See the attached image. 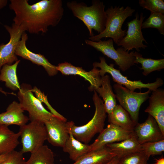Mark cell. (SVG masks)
I'll return each instance as SVG.
<instances>
[{
    "instance_id": "cell-9",
    "label": "cell",
    "mask_w": 164,
    "mask_h": 164,
    "mask_svg": "<svg viewBox=\"0 0 164 164\" xmlns=\"http://www.w3.org/2000/svg\"><path fill=\"white\" fill-rule=\"evenodd\" d=\"M19 132L22 145L20 151L23 154L36 151L43 145L47 139L44 123L41 122L31 121L20 127Z\"/></svg>"
},
{
    "instance_id": "cell-10",
    "label": "cell",
    "mask_w": 164,
    "mask_h": 164,
    "mask_svg": "<svg viewBox=\"0 0 164 164\" xmlns=\"http://www.w3.org/2000/svg\"><path fill=\"white\" fill-rule=\"evenodd\" d=\"M137 12L135 15V18L127 23L128 29L125 36L118 43L117 45L121 46L128 51L135 49L138 52L140 49H145L146 45L143 43V42L147 44L144 39L142 31V26L145 16L141 12L140 17Z\"/></svg>"
},
{
    "instance_id": "cell-31",
    "label": "cell",
    "mask_w": 164,
    "mask_h": 164,
    "mask_svg": "<svg viewBox=\"0 0 164 164\" xmlns=\"http://www.w3.org/2000/svg\"><path fill=\"white\" fill-rule=\"evenodd\" d=\"M139 5L150 12H159L164 14L163 0H139Z\"/></svg>"
},
{
    "instance_id": "cell-27",
    "label": "cell",
    "mask_w": 164,
    "mask_h": 164,
    "mask_svg": "<svg viewBox=\"0 0 164 164\" xmlns=\"http://www.w3.org/2000/svg\"><path fill=\"white\" fill-rule=\"evenodd\" d=\"M135 57V64L140 63L142 66L140 68L143 70L142 74L147 76L155 71H160L164 68V59H153L142 57V55L138 52H134Z\"/></svg>"
},
{
    "instance_id": "cell-11",
    "label": "cell",
    "mask_w": 164,
    "mask_h": 164,
    "mask_svg": "<svg viewBox=\"0 0 164 164\" xmlns=\"http://www.w3.org/2000/svg\"><path fill=\"white\" fill-rule=\"evenodd\" d=\"M4 27L9 34L10 38L6 44L0 45V72L3 65H12L18 60L15 54V50L22 34L25 32L14 23L11 26L5 25Z\"/></svg>"
},
{
    "instance_id": "cell-25",
    "label": "cell",
    "mask_w": 164,
    "mask_h": 164,
    "mask_svg": "<svg viewBox=\"0 0 164 164\" xmlns=\"http://www.w3.org/2000/svg\"><path fill=\"white\" fill-rule=\"evenodd\" d=\"M18 60L13 64L3 65L1 70L0 80L5 82L6 86L13 91L19 90L21 88L16 73Z\"/></svg>"
},
{
    "instance_id": "cell-3",
    "label": "cell",
    "mask_w": 164,
    "mask_h": 164,
    "mask_svg": "<svg viewBox=\"0 0 164 164\" xmlns=\"http://www.w3.org/2000/svg\"><path fill=\"white\" fill-rule=\"evenodd\" d=\"M135 10L127 6H111L105 10L107 19L104 31L98 34L90 37L89 39L97 42L103 38H110L117 44L125 36L126 31L122 26L125 20L132 16Z\"/></svg>"
},
{
    "instance_id": "cell-8",
    "label": "cell",
    "mask_w": 164,
    "mask_h": 164,
    "mask_svg": "<svg viewBox=\"0 0 164 164\" xmlns=\"http://www.w3.org/2000/svg\"><path fill=\"white\" fill-rule=\"evenodd\" d=\"M113 87L119 104L128 112L132 120L137 123L141 106L149 98L151 91L148 90L144 92H137L117 83Z\"/></svg>"
},
{
    "instance_id": "cell-6",
    "label": "cell",
    "mask_w": 164,
    "mask_h": 164,
    "mask_svg": "<svg viewBox=\"0 0 164 164\" xmlns=\"http://www.w3.org/2000/svg\"><path fill=\"white\" fill-rule=\"evenodd\" d=\"M113 41L111 39L107 40H100L97 42L87 39L85 40L87 45L93 47L113 60L118 66L119 69L125 72L135 64L134 52L129 53L122 47L116 50L114 46Z\"/></svg>"
},
{
    "instance_id": "cell-14",
    "label": "cell",
    "mask_w": 164,
    "mask_h": 164,
    "mask_svg": "<svg viewBox=\"0 0 164 164\" xmlns=\"http://www.w3.org/2000/svg\"><path fill=\"white\" fill-rule=\"evenodd\" d=\"M132 133L140 144L164 140V135L155 120L150 115L144 122L136 124Z\"/></svg>"
},
{
    "instance_id": "cell-36",
    "label": "cell",
    "mask_w": 164,
    "mask_h": 164,
    "mask_svg": "<svg viewBox=\"0 0 164 164\" xmlns=\"http://www.w3.org/2000/svg\"><path fill=\"white\" fill-rule=\"evenodd\" d=\"M9 154V153L0 155V164L6 159L8 156Z\"/></svg>"
},
{
    "instance_id": "cell-34",
    "label": "cell",
    "mask_w": 164,
    "mask_h": 164,
    "mask_svg": "<svg viewBox=\"0 0 164 164\" xmlns=\"http://www.w3.org/2000/svg\"><path fill=\"white\" fill-rule=\"evenodd\" d=\"M119 162V157L116 156L105 164H118Z\"/></svg>"
},
{
    "instance_id": "cell-26",
    "label": "cell",
    "mask_w": 164,
    "mask_h": 164,
    "mask_svg": "<svg viewBox=\"0 0 164 164\" xmlns=\"http://www.w3.org/2000/svg\"><path fill=\"white\" fill-rule=\"evenodd\" d=\"M53 152L46 145H43L31 153L29 159L24 164H55Z\"/></svg>"
},
{
    "instance_id": "cell-7",
    "label": "cell",
    "mask_w": 164,
    "mask_h": 164,
    "mask_svg": "<svg viewBox=\"0 0 164 164\" xmlns=\"http://www.w3.org/2000/svg\"><path fill=\"white\" fill-rule=\"evenodd\" d=\"M17 96L23 110L27 111L31 121H38L44 123L54 115L46 110L42 103L34 96L32 87L29 84H22Z\"/></svg>"
},
{
    "instance_id": "cell-30",
    "label": "cell",
    "mask_w": 164,
    "mask_h": 164,
    "mask_svg": "<svg viewBox=\"0 0 164 164\" xmlns=\"http://www.w3.org/2000/svg\"><path fill=\"white\" fill-rule=\"evenodd\" d=\"M119 158L120 164H147L149 159L141 151L129 153Z\"/></svg>"
},
{
    "instance_id": "cell-12",
    "label": "cell",
    "mask_w": 164,
    "mask_h": 164,
    "mask_svg": "<svg viewBox=\"0 0 164 164\" xmlns=\"http://www.w3.org/2000/svg\"><path fill=\"white\" fill-rule=\"evenodd\" d=\"M44 124L47 140L53 146L62 148L69 136V121L53 115Z\"/></svg>"
},
{
    "instance_id": "cell-23",
    "label": "cell",
    "mask_w": 164,
    "mask_h": 164,
    "mask_svg": "<svg viewBox=\"0 0 164 164\" xmlns=\"http://www.w3.org/2000/svg\"><path fill=\"white\" fill-rule=\"evenodd\" d=\"M108 121L132 132L137 123L132 119L128 112L120 104H117L112 112L108 114Z\"/></svg>"
},
{
    "instance_id": "cell-5",
    "label": "cell",
    "mask_w": 164,
    "mask_h": 164,
    "mask_svg": "<svg viewBox=\"0 0 164 164\" xmlns=\"http://www.w3.org/2000/svg\"><path fill=\"white\" fill-rule=\"evenodd\" d=\"M99 59L100 62H94L93 65L94 67L100 68L99 73L101 77L105 75L106 73H108L111 75L113 80L114 82L124 86L125 87L132 91H134L136 89L141 90L142 88H146L152 91L163 84V80L160 77L157 78L156 80L153 83L146 84L143 83L141 80H130L121 73L120 69L115 68L113 64L110 63L108 65L104 57H100Z\"/></svg>"
},
{
    "instance_id": "cell-40",
    "label": "cell",
    "mask_w": 164,
    "mask_h": 164,
    "mask_svg": "<svg viewBox=\"0 0 164 164\" xmlns=\"http://www.w3.org/2000/svg\"><path fill=\"white\" fill-rule=\"evenodd\" d=\"M147 164H148L147 163Z\"/></svg>"
},
{
    "instance_id": "cell-38",
    "label": "cell",
    "mask_w": 164,
    "mask_h": 164,
    "mask_svg": "<svg viewBox=\"0 0 164 164\" xmlns=\"http://www.w3.org/2000/svg\"><path fill=\"white\" fill-rule=\"evenodd\" d=\"M0 91H1V92H3V93H5V94H6V93L5 92H4V91H2V90H1V89H0Z\"/></svg>"
},
{
    "instance_id": "cell-29",
    "label": "cell",
    "mask_w": 164,
    "mask_h": 164,
    "mask_svg": "<svg viewBox=\"0 0 164 164\" xmlns=\"http://www.w3.org/2000/svg\"><path fill=\"white\" fill-rule=\"evenodd\" d=\"M141 150L149 158L152 155H160L164 151V140L141 144Z\"/></svg>"
},
{
    "instance_id": "cell-15",
    "label": "cell",
    "mask_w": 164,
    "mask_h": 164,
    "mask_svg": "<svg viewBox=\"0 0 164 164\" xmlns=\"http://www.w3.org/2000/svg\"><path fill=\"white\" fill-rule=\"evenodd\" d=\"M28 39V35L24 32L17 45L15 51L16 55L30 60L33 63L42 66L50 76L57 74L58 71L56 66L51 64L43 55L40 53H35L27 48L26 43Z\"/></svg>"
},
{
    "instance_id": "cell-2",
    "label": "cell",
    "mask_w": 164,
    "mask_h": 164,
    "mask_svg": "<svg viewBox=\"0 0 164 164\" xmlns=\"http://www.w3.org/2000/svg\"><path fill=\"white\" fill-rule=\"evenodd\" d=\"M66 5L73 15L81 20L86 26L90 37L94 36L93 30L98 34L104 31L107 15L103 2L93 0L91 5L87 6L84 2L72 1L67 2Z\"/></svg>"
},
{
    "instance_id": "cell-33",
    "label": "cell",
    "mask_w": 164,
    "mask_h": 164,
    "mask_svg": "<svg viewBox=\"0 0 164 164\" xmlns=\"http://www.w3.org/2000/svg\"><path fill=\"white\" fill-rule=\"evenodd\" d=\"M25 161L23 153L14 150L9 153L7 158L0 164H24Z\"/></svg>"
},
{
    "instance_id": "cell-17",
    "label": "cell",
    "mask_w": 164,
    "mask_h": 164,
    "mask_svg": "<svg viewBox=\"0 0 164 164\" xmlns=\"http://www.w3.org/2000/svg\"><path fill=\"white\" fill-rule=\"evenodd\" d=\"M149 105L145 110L155 120L164 135V90L158 88L152 91L149 97Z\"/></svg>"
},
{
    "instance_id": "cell-19",
    "label": "cell",
    "mask_w": 164,
    "mask_h": 164,
    "mask_svg": "<svg viewBox=\"0 0 164 164\" xmlns=\"http://www.w3.org/2000/svg\"><path fill=\"white\" fill-rule=\"evenodd\" d=\"M74 123L69 121V136L62 147L63 151L67 153L70 158L74 162L90 152V145L76 139L73 135L71 127Z\"/></svg>"
},
{
    "instance_id": "cell-28",
    "label": "cell",
    "mask_w": 164,
    "mask_h": 164,
    "mask_svg": "<svg viewBox=\"0 0 164 164\" xmlns=\"http://www.w3.org/2000/svg\"><path fill=\"white\" fill-rule=\"evenodd\" d=\"M156 29L159 33L164 35V15L159 12H150L148 18L142 22V29Z\"/></svg>"
},
{
    "instance_id": "cell-39",
    "label": "cell",
    "mask_w": 164,
    "mask_h": 164,
    "mask_svg": "<svg viewBox=\"0 0 164 164\" xmlns=\"http://www.w3.org/2000/svg\"><path fill=\"white\" fill-rule=\"evenodd\" d=\"M118 164H120V163L119 162H118Z\"/></svg>"
},
{
    "instance_id": "cell-35",
    "label": "cell",
    "mask_w": 164,
    "mask_h": 164,
    "mask_svg": "<svg viewBox=\"0 0 164 164\" xmlns=\"http://www.w3.org/2000/svg\"><path fill=\"white\" fill-rule=\"evenodd\" d=\"M7 0H0V10L7 5Z\"/></svg>"
},
{
    "instance_id": "cell-37",
    "label": "cell",
    "mask_w": 164,
    "mask_h": 164,
    "mask_svg": "<svg viewBox=\"0 0 164 164\" xmlns=\"http://www.w3.org/2000/svg\"><path fill=\"white\" fill-rule=\"evenodd\" d=\"M154 164H164V158L163 157L157 159Z\"/></svg>"
},
{
    "instance_id": "cell-4",
    "label": "cell",
    "mask_w": 164,
    "mask_h": 164,
    "mask_svg": "<svg viewBox=\"0 0 164 164\" xmlns=\"http://www.w3.org/2000/svg\"><path fill=\"white\" fill-rule=\"evenodd\" d=\"M93 100L95 111L92 119L86 124L77 126L73 124L71 127V132L78 141L87 144L97 134L100 133L104 128L107 117L104 102L97 92L94 91Z\"/></svg>"
},
{
    "instance_id": "cell-13",
    "label": "cell",
    "mask_w": 164,
    "mask_h": 164,
    "mask_svg": "<svg viewBox=\"0 0 164 164\" xmlns=\"http://www.w3.org/2000/svg\"><path fill=\"white\" fill-rule=\"evenodd\" d=\"M132 135V132L110 124L99 133L94 142L90 145V152L100 149L108 144L122 141L130 137Z\"/></svg>"
},
{
    "instance_id": "cell-22",
    "label": "cell",
    "mask_w": 164,
    "mask_h": 164,
    "mask_svg": "<svg viewBox=\"0 0 164 164\" xmlns=\"http://www.w3.org/2000/svg\"><path fill=\"white\" fill-rule=\"evenodd\" d=\"M20 135L19 132L15 133L8 126L0 124V155L15 150L19 144Z\"/></svg>"
},
{
    "instance_id": "cell-20",
    "label": "cell",
    "mask_w": 164,
    "mask_h": 164,
    "mask_svg": "<svg viewBox=\"0 0 164 164\" xmlns=\"http://www.w3.org/2000/svg\"><path fill=\"white\" fill-rule=\"evenodd\" d=\"M116 155L105 146L90 152L72 164H105Z\"/></svg>"
},
{
    "instance_id": "cell-1",
    "label": "cell",
    "mask_w": 164,
    "mask_h": 164,
    "mask_svg": "<svg viewBox=\"0 0 164 164\" xmlns=\"http://www.w3.org/2000/svg\"><path fill=\"white\" fill-rule=\"evenodd\" d=\"M9 7L15 12L14 23L31 34L46 33L57 26L64 14L61 0H42L30 5L28 0H11Z\"/></svg>"
},
{
    "instance_id": "cell-32",
    "label": "cell",
    "mask_w": 164,
    "mask_h": 164,
    "mask_svg": "<svg viewBox=\"0 0 164 164\" xmlns=\"http://www.w3.org/2000/svg\"><path fill=\"white\" fill-rule=\"evenodd\" d=\"M32 91L34 92L36 97L42 103H44L50 110V112L54 116L65 121H67V119L63 115L59 113L54 109L50 105L48 102L47 96H46L44 93L38 89L36 87H35L32 89Z\"/></svg>"
},
{
    "instance_id": "cell-21",
    "label": "cell",
    "mask_w": 164,
    "mask_h": 164,
    "mask_svg": "<svg viewBox=\"0 0 164 164\" xmlns=\"http://www.w3.org/2000/svg\"><path fill=\"white\" fill-rule=\"evenodd\" d=\"M101 85L95 91L103 99L106 113L111 114L117 104L115 94L111 84L110 77L108 75L101 77Z\"/></svg>"
},
{
    "instance_id": "cell-24",
    "label": "cell",
    "mask_w": 164,
    "mask_h": 164,
    "mask_svg": "<svg viewBox=\"0 0 164 164\" xmlns=\"http://www.w3.org/2000/svg\"><path fill=\"white\" fill-rule=\"evenodd\" d=\"M106 146L118 157L129 153L141 151L140 144L133 135L122 141L107 144Z\"/></svg>"
},
{
    "instance_id": "cell-18",
    "label": "cell",
    "mask_w": 164,
    "mask_h": 164,
    "mask_svg": "<svg viewBox=\"0 0 164 164\" xmlns=\"http://www.w3.org/2000/svg\"><path fill=\"white\" fill-rule=\"evenodd\" d=\"M24 111L20 103L12 102L7 108L5 112L0 114V124L8 126L16 125L20 127L25 125L29 118L24 114Z\"/></svg>"
},
{
    "instance_id": "cell-16",
    "label": "cell",
    "mask_w": 164,
    "mask_h": 164,
    "mask_svg": "<svg viewBox=\"0 0 164 164\" xmlns=\"http://www.w3.org/2000/svg\"><path fill=\"white\" fill-rule=\"evenodd\" d=\"M58 71L65 75H78L88 81L90 85V91L95 90L101 85V77L99 69L93 68L89 71H86L82 67H76L67 62L61 63L56 66Z\"/></svg>"
}]
</instances>
